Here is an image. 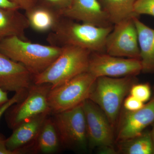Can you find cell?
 Wrapping results in <instances>:
<instances>
[{
  "instance_id": "cell-1",
  "label": "cell",
  "mask_w": 154,
  "mask_h": 154,
  "mask_svg": "<svg viewBox=\"0 0 154 154\" xmlns=\"http://www.w3.org/2000/svg\"><path fill=\"white\" fill-rule=\"evenodd\" d=\"M112 29L111 26L99 27L78 23L62 17L47 38L50 45L53 46L72 45L92 53L103 52L106 38Z\"/></svg>"
},
{
  "instance_id": "cell-24",
  "label": "cell",
  "mask_w": 154,
  "mask_h": 154,
  "mask_svg": "<svg viewBox=\"0 0 154 154\" xmlns=\"http://www.w3.org/2000/svg\"><path fill=\"white\" fill-rule=\"evenodd\" d=\"M124 107L127 111H136L142 108L144 105L143 102L130 95L124 101Z\"/></svg>"
},
{
  "instance_id": "cell-23",
  "label": "cell",
  "mask_w": 154,
  "mask_h": 154,
  "mask_svg": "<svg viewBox=\"0 0 154 154\" xmlns=\"http://www.w3.org/2000/svg\"><path fill=\"white\" fill-rule=\"evenodd\" d=\"M72 1V0H37V3L54 10L62 16L63 12L70 6Z\"/></svg>"
},
{
  "instance_id": "cell-12",
  "label": "cell",
  "mask_w": 154,
  "mask_h": 154,
  "mask_svg": "<svg viewBox=\"0 0 154 154\" xmlns=\"http://www.w3.org/2000/svg\"><path fill=\"white\" fill-rule=\"evenodd\" d=\"M154 122V97L140 110H126L119 122L117 140H124L141 134Z\"/></svg>"
},
{
  "instance_id": "cell-26",
  "label": "cell",
  "mask_w": 154,
  "mask_h": 154,
  "mask_svg": "<svg viewBox=\"0 0 154 154\" xmlns=\"http://www.w3.org/2000/svg\"><path fill=\"white\" fill-rule=\"evenodd\" d=\"M19 8V10L28 11L37 4V0H9Z\"/></svg>"
},
{
  "instance_id": "cell-6",
  "label": "cell",
  "mask_w": 154,
  "mask_h": 154,
  "mask_svg": "<svg viewBox=\"0 0 154 154\" xmlns=\"http://www.w3.org/2000/svg\"><path fill=\"white\" fill-rule=\"evenodd\" d=\"M51 88L49 84L32 85L24 99L12 105L5 113L9 127L14 130L30 119L51 113L48 95Z\"/></svg>"
},
{
  "instance_id": "cell-14",
  "label": "cell",
  "mask_w": 154,
  "mask_h": 154,
  "mask_svg": "<svg viewBox=\"0 0 154 154\" xmlns=\"http://www.w3.org/2000/svg\"><path fill=\"white\" fill-rule=\"evenodd\" d=\"M45 113L22 122L14 128L13 133L6 139V145L12 151L20 154V149L36 140L48 115Z\"/></svg>"
},
{
  "instance_id": "cell-20",
  "label": "cell",
  "mask_w": 154,
  "mask_h": 154,
  "mask_svg": "<svg viewBox=\"0 0 154 154\" xmlns=\"http://www.w3.org/2000/svg\"><path fill=\"white\" fill-rule=\"evenodd\" d=\"M119 151L125 154H154L150 132L144 131L131 138L120 141Z\"/></svg>"
},
{
  "instance_id": "cell-17",
  "label": "cell",
  "mask_w": 154,
  "mask_h": 154,
  "mask_svg": "<svg viewBox=\"0 0 154 154\" xmlns=\"http://www.w3.org/2000/svg\"><path fill=\"white\" fill-rule=\"evenodd\" d=\"M25 15L29 22V27L38 32L52 31L62 17L54 10L38 3L25 11Z\"/></svg>"
},
{
  "instance_id": "cell-15",
  "label": "cell",
  "mask_w": 154,
  "mask_h": 154,
  "mask_svg": "<svg viewBox=\"0 0 154 154\" xmlns=\"http://www.w3.org/2000/svg\"><path fill=\"white\" fill-rule=\"evenodd\" d=\"M19 10L0 8V41L14 36L28 40L25 31L30 27L29 22Z\"/></svg>"
},
{
  "instance_id": "cell-7",
  "label": "cell",
  "mask_w": 154,
  "mask_h": 154,
  "mask_svg": "<svg viewBox=\"0 0 154 154\" xmlns=\"http://www.w3.org/2000/svg\"><path fill=\"white\" fill-rule=\"evenodd\" d=\"M85 118L88 146L98 148L102 154H113V127L104 112L88 99L82 104Z\"/></svg>"
},
{
  "instance_id": "cell-11",
  "label": "cell",
  "mask_w": 154,
  "mask_h": 154,
  "mask_svg": "<svg viewBox=\"0 0 154 154\" xmlns=\"http://www.w3.org/2000/svg\"><path fill=\"white\" fill-rule=\"evenodd\" d=\"M33 77L22 64L0 53V89L15 93L28 91L33 85Z\"/></svg>"
},
{
  "instance_id": "cell-30",
  "label": "cell",
  "mask_w": 154,
  "mask_h": 154,
  "mask_svg": "<svg viewBox=\"0 0 154 154\" xmlns=\"http://www.w3.org/2000/svg\"><path fill=\"white\" fill-rule=\"evenodd\" d=\"M151 135V137L153 145L154 147V126L152 129V131L150 132Z\"/></svg>"
},
{
  "instance_id": "cell-19",
  "label": "cell",
  "mask_w": 154,
  "mask_h": 154,
  "mask_svg": "<svg viewBox=\"0 0 154 154\" xmlns=\"http://www.w3.org/2000/svg\"><path fill=\"white\" fill-rule=\"evenodd\" d=\"M36 140V150L40 152L48 154L57 151L60 141L54 121L46 119Z\"/></svg>"
},
{
  "instance_id": "cell-21",
  "label": "cell",
  "mask_w": 154,
  "mask_h": 154,
  "mask_svg": "<svg viewBox=\"0 0 154 154\" xmlns=\"http://www.w3.org/2000/svg\"><path fill=\"white\" fill-rule=\"evenodd\" d=\"M130 94L144 103L150 99L152 91L148 83L134 84L131 88Z\"/></svg>"
},
{
  "instance_id": "cell-2",
  "label": "cell",
  "mask_w": 154,
  "mask_h": 154,
  "mask_svg": "<svg viewBox=\"0 0 154 154\" xmlns=\"http://www.w3.org/2000/svg\"><path fill=\"white\" fill-rule=\"evenodd\" d=\"M61 51L62 47L32 43L16 36L0 41V53L22 64L34 76L46 69Z\"/></svg>"
},
{
  "instance_id": "cell-16",
  "label": "cell",
  "mask_w": 154,
  "mask_h": 154,
  "mask_svg": "<svg viewBox=\"0 0 154 154\" xmlns=\"http://www.w3.org/2000/svg\"><path fill=\"white\" fill-rule=\"evenodd\" d=\"M137 30L143 72H154V29L134 18Z\"/></svg>"
},
{
  "instance_id": "cell-4",
  "label": "cell",
  "mask_w": 154,
  "mask_h": 154,
  "mask_svg": "<svg viewBox=\"0 0 154 154\" xmlns=\"http://www.w3.org/2000/svg\"><path fill=\"white\" fill-rule=\"evenodd\" d=\"M135 82V76L96 79L89 99L102 109L113 127L125 98Z\"/></svg>"
},
{
  "instance_id": "cell-5",
  "label": "cell",
  "mask_w": 154,
  "mask_h": 154,
  "mask_svg": "<svg viewBox=\"0 0 154 154\" xmlns=\"http://www.w3.org/2000/svg\"><path fill=\"white\" fill-rule=\"evenodd\" d=\"M97 78L85 72L56 88L48 95L51 112L56 113L72 109L89 99Z\"/></svg>"
},
{
  "instance_id": "cell-18",
  "label": "cell",
  "mask_w": 154,
  "mask_h": 154,
  "mask_svg": "<svg viewBox=\"0 0 154 154\" xmlns=\"http://www.w3.org/2000/svg\"><path fill=\"white\" fill-rule=\"evenodd\" d=\"M136 0H100L103 10L111 24L137 17L134 5Z\"/></svg>"
},
{
  "instance_id": "cell-3",
  "label": "cell",
  "mask_w": 154,
  "mask_h": 154,
  "mask_svg": "<svg viewBox=\"0 0 154 154\" xmlns=\"http://www.w3.org/2000/svg\"><path fill=\"white\" fill-rule=\"evenodd\" d=\"M61 47V52L56 59L44 71L33 77L34 84H49L53 88L88 72L92 52L72 45Z\"/></svg>"
},
{
  "instance_id": "cell-29",
  "label": "cell",
  "mask_w": 154,
  "mask_h": 154,
  "mask_svg": "<svg viewBox=\"0 0 154 154\" xmlns=\"http://www.w3.org/2000/svg\"><path fill=\"white\" fill-rule=\"evenodd\" d=\"M9 100L7 92L0 89V108L6 102H8Z\"/></svg>"
},
{
  "instance_id": "cell-27",
  "label": "cell",
  "mask_w": 154,
  "mask_h": 154,
  "mask_svg": "<svg viewBox=\"0 0 154 154\" xmlns=\"http://www.w3.org/2000/svg\"><path fill=\"white\" fill-rule=\"evenodd\" d=\"M0 154H18L8 149L6 145V138L0 134Z\"/></svg>"
},
{
  "instance_id": "cell-10",
  "label": "cell",
  "mask_w": 154,
  "mask_h": 154,
  "mask_svg": "<svg viewBox=\"0 0 154 154\" xmlns=\"http://www.w3.org/2000/svg\"><path fill=\"white\" fill-rule=\"evenodd\" d=\"M142 71L140 60L118 57L101 53H91L88 72L95 78L135 76Z\"/></svg>"
},
{
  "instance_id": "cell-28",
  "label": "cell",
  "mask_w": 154,
  "mask_h": 154,
  "mask_svg": "<svg viewBox=\"0 0 154 154\" xmlns=\"http://www.w3.org/2000/svg\"><path fill=\"white\" fill-rule=\"evenodd\" d=\"M0 8L6 9H19L9 0H0Z\"/></svg>"
},
{
  "instance_id": "cell-22",
  "label": "cell",
  "mask_w": 154,
  "mask_h": 154,
  "mask_svg": "<svg viewBox=\"0 0 154 154\" xmlns=\"http://www.w3.org/2000/svg\"><path fill=\"white\" fill-rule=\"evenodd\" d=\"M134 11L137 17L147 15L154 17V0H136Z\"/></svg>"
},
{
  "instance_id": "cell-9",
  "label": "cell",
  "mask_w": 154,
  "mask_h": 154,
  "mask_svg": "<svg viewBox=\"0 0 154 154\" xmlns=\"http://www.w3.org/2000/svg\"><path fill=\"white\" fill-rule=\"evenodd\" d=\"M114 25L106 38L105 52L113 56L140 60L138 37L134 18Z\"/></svg>"
},
{
  "instance_id": "cell-13",
  "label": "cell",
  "mask_w": 154,
  "mask_h": 154,
  "mask_svg": "<svg viewBox=\"0 0 154 154\" xmlns=\"http://www.w3.org/2000/svg\"><path fill=\"white\" fill-rule=\"evenodd\" d=\"M62 16L99 27L111 26L99 0H72L70 6L63 12Z\"/></svg>"
},
{
  "instance_id": "cell-25",
  "label": "cell",
  "mask_w": 154,
  "mask_h": 154,
  "mask_svg": "<svg viewBox=\"0 0 154 154\" xmlns=\"http://www.w3.org/2000/svg\"><path fill=\"white\" fill-rule=\"evenodd\" d=\"M28 91V90L21 93H15L14 96L11 99H9V101L1 107L0 108V119L10 107L24 99L27 94Z\"/></svg>"
},
{
  "instance_id": "cell-8",
  "label": "cell",
  "mask_w": 154,
  "mask_h": 154,
  "mask_svg": "<svg viewBox=\"0 0 154 154\" xmlns=\"http://www.w3.org/2000/svg\"><path fill=\"white\" fill-rule=\"evenodd\" d=\"M55 114L54 121L60 143L72 149L86 151L88 143L82 104Z\"/></svg>"
}]
</instances>
